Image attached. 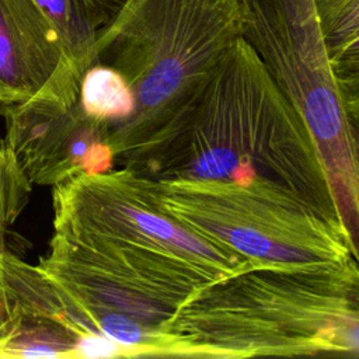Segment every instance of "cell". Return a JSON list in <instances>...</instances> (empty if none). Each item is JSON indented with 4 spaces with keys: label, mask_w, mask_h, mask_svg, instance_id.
<instances>
[{
    "label": "cell",
    "mask_w": 359,
    "mask_h": 359,
    "mask_svg": "<svg viewBox=\"0 0 359 359\" xmlns=\"http://www.w3.org/2000/svg\"><path fill=\"white\" fill-rule=\"evenodd\" d=\"M0 273L10 303L11 321L66 330L77 338V345L86 338L101 335L39 265L34 266L6 250L0 257Z\"/></svg>",
    "instance_id": "30bf717a"
},
{
    "label": "cell",
    "mask_w": 359,
    "mask_h": 359,
    "mask_svg": "<svg viewBox=\"0 0 359 359\" xmlns=\"http://www.w3.org/2000/svg\"><path fill=\"white\" fill-rule=\"evenodd\" d=\"M55 234L177 309L196 290L258 265L189 231L157 203L150 177L121 167L53 187Z\"/></svg>",
    "instance_id": "277c9868"
},
{
    "label": "cell",
    "mask_w": 359,
    "mask_h": 359,
    "mask_svg": "<svg viewBox=\"0 0 359 359\" xmlns=\"http://www.w3.org/2000/svg\"><path fill=\"white\" fill-rule=\"evenodd\" d=\"M327 41L332 53L359 29V0H316Z\"/></svg>",
    "instance_id": "9a60e30c"
},
{
    "label": "cell",
    "mask_w": 359,
    "mask_h": 359,
    "mask_svg": "<svg viewBox=\"0 0 359 359\" xmlns=\"http://www.w3.org/2000/svg\"><path fill=\"white\" fill-rule=\"evenodd\" d=\"M60 38L35 0H0V104L79 100Z\"/></svg>",
    "instance_id": "9c48e42d"
},
{
    "label": "cell",
    "mask_w": 359,
    "mask_h": 359,
    "mask_svg": "<svg viewBox=\"0 0 359 359\" xmlns=\"http://www.w3.org/2000/svg\"><path fill=\"white\" fill-rule=\"evenodd\" d=\"M243 38L302 118L359 264V122L335 83L316 0H243Z\"/></svg>",
    "instance_id": "5b68a950"
},
{
    "label": "cell",
    "mask_w": 359,
    "mask_h": 359,
    "mask_svg": "<svg viewBox=\"0 0 359 359\" xmlns=\"http://www.w3.org/2000/svg\"><path fill=\"white\" fill-rule=\"evenodd\" d=\"M39 268L80 309L91 325L116 342L126 358H171L165 331L177 307L91 258L81 247L52 236Z\"/></svg>",
    "instance_id": "52a82bcc"
},
{
    "label": "cell",
    "mask_w": 359,
    "mask_h": 359,
    "mask_svg": "<svg viewBox=\"0 0 359 359\" xmlns=\"http://www.w3.org/2000/svg\"><path fill=\"white\" fill-rule=\"evenodd\" d=\"M79 100L90 116L107 122L109 129L125 122L135 111V95L115 69L95 63L81 77Z\"/></svg>",
    "instance_id": "7c38bea8"
},
{
    "label": "cell",
    "mask_w": 359,
    "mask_h": 359,
    "mask_svg": "<svg viewBox=\"0 0 359 359\" xmlns=\"http://www.w3.org/2000/svg\"><path fill=\"white\" fill-rule=\"evenodd\" d=\"M0 105L4 140L31 184L55 187L115 168L109 125L86 114L80 100L34 98Z\"/></svg>",
    "instance_id": "ba28073f"
},
{
    "label": "cell",
    "mask_w": 359,
    "mask_h": 359,
    "mask_svg": "<svg viewBox=\"0 0 359 359\" xmlns=\"http://www.w3.org/2000/svg\"><path fill=\"white\" fill-rule=\"evenodd\" d=\"M59 34L67 62L81 81L97 63V36L121 0H35Z\"/></svg>",
    "instance_id": "8fae6325"
},
{
    "label": "cell",
    "mask_w": 359,
    "mask_h": 359,
    "mask_svg": "<svg viewBox=\"0 0 359 359\" xmlns=\"http://www.w3.org/2000/svg\"><path fill=\"white\" fill-rule=\"evenodd\" d=\"M32 184L18 164L4 139H0V257L6 248V234L27 205ZM11 311L0 273V346L10 330Z\"/></svg>",
    "instance_id": "4fadbf2b"
},
{
    "label": "cell",
    "mask_w": 359,
    "mask_h": 359,
    "mask_svg": "<svg viewBox=\"0 0 359 359\" xmlns=\"http://www.w3.org/2000/svg\"><path fill=\"white\" fill-rule=\"evenodd\" d=\"M165 331L174 358L359 356V264L237 272L192 293Z\"/></svg>",
    "instance_id": "7a4b0ae2"
},
{
    "label": "cell",
    "mask_w": 359,
    "mask_h": 359,
    "mask_svg": "<svg viewBox=\"0 0 359 359\" xmlns=\"http://www.w3.org/2000/svg\"><path fill=\"white\" fill-rule=\"evenodd\" d=\"M136 172L154 180L261 178L341 223L302 118L244 38L229 48Z\"/></svg>",
    "instance_id": "6da1fadb"
},
{
    "label": "cell",
    "mask_w": 359,
    "mask_h": 359,
    "mask_svg": "<svg viewBox=\"0 0 359 359\" xmlns=\"http://www.w3.org/2000/svg\"><path fill=\"white\" fill-rule=\"evenodd\" d=\"M158 206L201 238L258 266H302L351 257L344 226L275 182L154 180Z\"/></svg>",
    "instance_id": "8992f818"
},
{
    "label": "cell",
    "mask_w": 359,
    "mask_h": 359,
    "mask_svg": "<svg viewBox=\"0 0 359 359\" xmlns=\"http://www.w3.org/2000/svg\"><path fill=\"white\" fill-rule=\"evenodd\" d=\"M243 32V0H121L97 36V63L135 95L109 132L119 167L142 165Z\"/></svg>",
    "instance_id": "3957f363"
},
{
    "label": "cell",
    "mask_w": 359,
    "mask_h": 359,
    "mask_svg": "<svg viewBox=\"0 0 359 359\" xmlns=\"http://www.w3.org/2000/svg\"><path fill=\"white\" fill-rule=\"evenodd\" d=\"M330 59L345 108L359 122V29L330 53Z\"/></svg>",
    "instance_id": "5bb4252c"
}]
</instances>
